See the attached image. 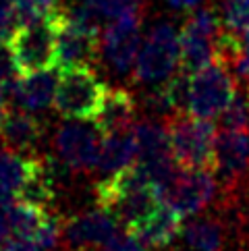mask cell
Segmentation results:
<instances>
[{"instance_id":"obj_5","label":"cell","mask_w":249,"mask_h":251,"mask_svg":"<svg viewBox=\"0 0 249 251\" xmlns=\"http://www.w3.org/2000/svg\"><path fill=\"white\" fill-rule=\"evenodd\" d=\"M212 168L222 200H241L249 187V129H220L216 133Z\"/></svg>"},{"instance_id":"obj_2","label":"cell","mask_w":249,"mask_h":251,"mask_svg":"<svg viewBox=\"0 0 249 251\" xmlns=\"http://www.w3.org/2000/svg\"><path fill=\"white\" fill-rule=\"evenodd\" d=\"M108 94L94 65H69L58 69L54 108L62 119L94 121Z\"/></svg>"},{"instance_id":"obj_8","label":"cell","mask_w":249,"mask_h":251,"mask_svg":"<svg viewBox=\"0 0 249 251\" xmlns=\"http://www.w3.org/2000/svg\"><path fill=\"white\" fill-rule=\"evenodd\" d=\"M104 131L96 121H75L65 119V123L54 131V151L56 158L73 175L96 173L98 156H100Z\"/></svg>"},{"instance_id":"obj_14","label":"cell","mask_w":249,"mask_h":251,"mask_svg":"<svg viewBox=\"0 0 249 251\" xmlns=\"http://www.w3.org/2000/svg\"><path fill=\"white\" fill-rule=\"evenodd\" d=\"M46 216L48 210L21 200L4 205L0 210V251L17 239H35Z\"/></svg>"},{"instance_id":"obj_10","label":"cell","mask_w":249,"mask_h":251,"mask_svg":"<svg viewBox=\"0 0 249 251\" xmlns=\"http://www.w3.org/2000/svg\"><path fill=\"white\" fill-rule=\"evenodd\" d=\"M119 228V218L104 205H96L62 222L60 243L67 251H96L117 237Z\"/></svg>"},{"instance_id":"obj_24","label":"cell","mask_w":249,"mask_h":251,"mask_svg":"<svg viewBox=\"0 0 249 251\" xmlns=\"http://www.w3.org/2000/svg\"><path fill=\"white\" fill-rule=\"evenodd\" d=\"M17 75H19V69L15 65V58L11 54L8 44H4V46H0V87L8 92L17 81Z\"/></svg>"},{"instance_id":"obj_16","label":"cell","mask_w":249,"mask_h":251,"mask_svg":"<svg viewBox=\"0 0 249 251\" xmlns=\"http://www.w3.org/2000/svg\"><path fill=\"white\" fill-rule=\"evenodd\" d=\"M46 133V125L35 112L27 110H8L6 119L0 127V139L8 150L21 151V154H31Z\"/></svg>"},{"instance_id":"obj_23","label":"cell","mask_w":249,"mask_h":251,"mask_svg":"<svg viewBox=\"0 0 249 251\" xmlns=\"http://www.w3.org/2000/svg\"><path fill=\"white\" fill-rule=\"evenodd\" d=\"M144 0H104V21H114L119 17L141 15Z\"/></svg>"},{"instance_id":"obj_12","label":"cell","mask_w":249,"mask_h":251,"mask_svg":"<svg viewBox=\"0 0 249 251\" xmlns=\"http://www.w3.org/2000/svg\"><path fill=\"white\" fill-rule=\"evenodd\" d=\"M141 15H127L108 21L102 29V54L119 73H129L139 54Z\"/></svg>"},{"instance_id":"obj_3","label":"cell","mask_w":249,"mask_h":251,"mask_svg":"<svg viewBox=\"0 0 249 251\" xmlns=\"http://www.w3.org/2000/svg\"><path fill=\"white\" fill-rule=\"evenodd\" d=\"M233 69L222 58L187 75V112L198 119L214 121L226 110L239 92Z\"/></svg>"},{"instance_id":"obj_25","label":"cell","mask_w":249,"mask_h":251,"mask_svg":"<svg viewBox=\"0 0 249 251\" xmlns=\"http://www.w3.org/2000/svg\"><path fill=\"white\" fill-rule=\"evenodd\" d=\"M96 251H146V245L133 232L127 230V232H119L117 237H112L108 243Z\"/></svg>"},{"instance_id":"obj_6","label":"cell","mask_w":249,"mask_h":251,"mask_svg":"<svg viewBox=\"0 0 249 251\" xmlns=\"http://www.w3.org/2000/svg\"><path fill=\"white\" fill-rule=\"evenodd\" d=\"M181 69L179 31L168 23H160L148 33L133 67V77L139 83L160 85Z\"/></svg>"},{"instance_id":"obj_19","label":"cell","mask_w":249,"mask_h":251,"mask_svg":"<svg viewBox=\"0 0 249 251\" xmlns=\"http://www.w3.org/2000/svg\"><path fill=\"white\" fill-rule=\"evenodd\" d=\"M137 116V100L124 87H108V94L104 98V104L96 116V125L104 133L123 131L135 127Z\"/></svg>"},{"instance_id":"obj_11","label":"cell","mask_w":249,"mask_h":251,"mask_svg":"<svg viewBox=\"0 0 249 251\" xmlns=\"http://www.w3.org/2000/svg\"><path fill=\"white\" fill-rule=\"evenodd\" d=\"M58 67L94 65L102 52V29L85 21L73 19L62 6V19L58 29Z\"/></svg>"},{"instance_id":"obj_7","label":"cell","mask_w":249,"mask_h":251,"mask_svg":"<svg viewBox=\"0 0 249 251\" xmlns=\"http://www.w3.org/2000/svg\"><path fill=\"white\" fill-rule=\"evenodd\" d=\"M220 191L218 178L210 168H183L158 189L160 200L168 203L181 218L206 212Z\"/></svg>"},{"instance_id":"obj_21","label":"cell","mask_w":249,"mask_h":251,"mask_svg":"<svg viewBox=\"0 0 249 251\" xmlns=\"http://www.w3.org/2000/svg\"><path fill=\"white\" fill-rule=\"evenodd\" d=\"M222 27L230 33H249V0H224L220 11Z\"/></svg>"},{"instance_id":"obj_28","label":"cell","mask_w":249,"mask_h":251,"mask_svg":"<svg viewBox=\"0 0 249 251\" xmlns=\"http://www.w3.org/2000/svg\"><path fill=\"white\" fill-rule=\"evenodd\" d=\"M173 8H179V11H191V8H198L201 4V0H164Z\"/></svg>"},{"instance_id":"obj_22","label":"cell","mask_w":249,"mask_h":251,"mask_svg":"<svg viewBox=\"0 0 249 251\" xmlns=\"http://www.w3.org/2000/svg\"><path fill=\"white\" fill-rule=\"evenodd\" d=\"M220 129H249V94L239 89L220 116Z\"/></svg>"},{"instance_id":"obj_1","label":"cell","mask_w":249,"mask_h":251,"mask_svg":"<svg viewBox=\"0 0 249 251\" xmlns=\"http://www.w3.org/2000/svg\"><path fill=\"white\" fill-rule=\"evenodd\" d=\"M62 19V4L42 19L21 23L8 40V48L19 69V75L56 69L60 62L58 29Z\"/></svg>"},{"instance_id":"obj_29","label":"cell","mask_w":249,"mask_h":251,"mask_svg":"<svg viewBox=\"0 0 249 251\" xmlns=\"http://www.w3.org/2000/svg\"><path fill=\"white\" fill-rule=\"evenodd\" d=\"M6 112H8V108H6V92L0 87V127H2V123L6 119Z\"/></svg>"},{"instance_id":"obj_18","label":"cell","mask_w":249,"mask_h":251,"mask_svg":"<svg viewBox=\"0 0 249 251\" xmlns=\"http://www.w3.org/2000/svg\"><path fill=\"white\" fill-rule=\"evenodd\" d=\"M40 158L15 150H0V210L19 197L25 181L31 176Z\"/></svg>"},{"instance_id":"obj_9","label":"cell","mask_w":249,"mask_h":251,"mask_svg":"<svg viewBox=\"0 0 249 251\" xmlns=\"http://www.w3.org/2000/svg\"><path fill=\"white\" fill-rule=\"evenodd\" d=\"M222 33L220 15L214 8H199L191 13L179 31L181 71L193 73L218 58V42Z\"/></svg>"},{"instance_id":"obj_4","label":"cell","mask_w":249,"mask_h":251,"mask_svg":"<svg viewBox=\"0 0 249 251\" xmlns=\"http://www.w3.org/2000/svg\"><path fill=\"white\" fill-rule=\"evenodd\" d=\"M164 123L176 162L183 168H212L218 133L214 123L198 119L189 112H176Z\"/></svg>"},{"instance_id":"obj_20","label":"cell","mask_w":249,"mask_h":251,"mask_svg":"<svg viewBox=\"0 0 249 251\" xmlns=\"http://www.w3.org/2000/svg\"><path fill=\"white\" fill-rule=\"evenodd\" d=\"M218 58H222L233 69L237 81L249 94V33L237 35L222 27L218 42Z\"/></svg>"},{"instance_id":"obj_30","label":"cell","mask_w":249,"mask_h":251,"mask_svg":"<svg viewBox=\"0 0 249 251\" xmlns=\"http://www.w3.org/2000/svg\"><path fill=\"white\" fill-rule=\"evenodd\" d=\"M2 146H4V143H2V139H0V150H2Z\"/></svg>"},{"instance_id":"obj_13","label":"cell","mask_w":249,"mask_h":251,"mask_svg":"<svg viewBox=\"0 0 249 251\" xmlns=\"http://www.w3.org/2000/svg\"><path fill=\"white\" fill-rule=\"evenodd\" d=\"M56 85H58V69H48V71H40V73L23 75L21 79H17L6 94L13 98L17 108L27 112H42L54 104Z\"/></svg>"},{"instance_id":"obj_27","label":"cell","mask_w":249,"mask_h":251,"mask_svg":"<svg viewBox=\"0 0 249 251\" xmlns=\"http://www.w3.org/2000/svg\"><path fill=\"white\" fill-rule=\"evenodd\" d=\"M2 251H44L35 239H17L13 243H8Z\"/></svg>"},{"instance_id":"obj_15","label":"cell","mask_w":249,"mask_h":251,"mask_svg":"<svg viewBox=\"0 0 249 251\" xmlns=\"http://www.w3.org/2000/svg\"><path fill=\"white\" fill-rule=\"evenodd\" d=\"M137 162V139L135 129H123L104 133L100 156H98L96 173L102 178H110L114 175L127 170Z\"/></svg>"},{"instance_id":"obj_26","label":"cell","mask_w":249,"mask_h":251,"mask_svg":"<svg viewBox=\"0 0 249 251\" xmlns=\"http://www.w3.org/2000/svg\"><path fill=\"white\" fill-rule=\"evenodd\" d=\"M17 27H19V23H17L13 17H6L0 13V46L8 44V40H11V35Z\"/></svg>"},{"instance_id":"obj_17","label":"cell","mask_w":249,"mask_h":251,"mask_svg":"<svg viewBox=\"0 0 249 251\" xmlns=\"http://www.w3.org/2000/svg\"><path fill=\"white\" fill-rule=\"evenodd\" d=\"M181 220L183 218L168 203H158L152 214L129 232H133L149 249H166L179 237L183 226Z\"/></svg>"}]
</instances>
